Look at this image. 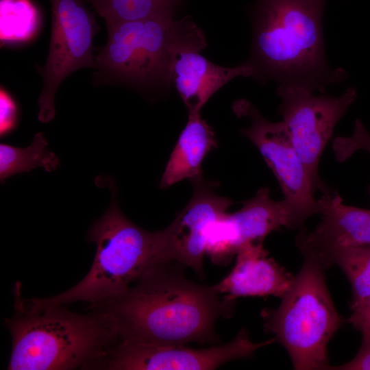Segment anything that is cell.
Returning <instances> with one entry per match:
<instances>
[{"label": "cell", "mask_w": 370, "mask_h": 370, "mask_svg": "<svg viewBox=\"0 0 370 370\" xmlns=\"http://www.w3.org/2000/svg\"><path fill=\"white\" fill-rule=\"evenodd\" d=\"M184 267L162 261L120 297L89 310L106 314L116 341L162 345L219 343L215 323L232 314L234 300L220 297L214 286L188 279Z\"/></svg>", "instance_id": "1"}, {"label": "cell", "mask_w": 370, "mask_h": 370, "mask_svg": "<svg viewBox=\"0 0 370 370\" xmlns=\"http://www.w3.org/2000/svg\"><path fill=\"white\" fill-rule=\"evenodd\" d=\"M326 0H257L251 58L254 78L278 87L323 93L346 79L325 56L323 16Z\"/></svg>", "instance_id": "2"}, {"label": "cell", "mask_w": 370, "mask_h": 370, "mask_svg": "<svg viewBox=\"0 0 370 370\" xmlns=\"http://www.w3.org/2000/svg\"><path fill=\"white\" fill-rule=\"evenodd\" d=\"M15 313L7 319L12 341L8 369H94L115 343L105 313L69 311L62 305L33 306L15 293Z\"/></svg>", "instance_id": "3"}, {"label": "cell", "mask_w": 370, "mask_h": 370, "mask_svg": "<svg viewBox=\"0 0 370 370\" xmlns=\"http://www.w3.org/2000/svg\"><path fill=\"white\" fill-rule=\"evenodd\" d=\"M108 183L112 199L106 212L95 221L87 238L97 245L86 275L71 288L48 298H26L33 306L64 305L83 301L88 309L110 302L123 295L149 269L166 261L162 257L160 231L145 230L128 219L116 201L114 180Z\"/></svg>", "instance_id": "4"}, {"label": "cell", "mask_w": 370, "mask_h": 370, "mask_svg": "<svg viewBox=\"0 0 370 370\" xmlns=\"http://www.w3.org/2000/svg\"><path fill=\"white\" fill-rule=\"evenodd\" d=\"M262 316L264 330L286 349L295 369H328V345L343 319L317 262L304 258L279 307L263 310Z\"/></svg>", "instance_id": "5"}, {"label": "cell", "mask_w": 370, "mask_h": 370, "mask_svg": "<svg viewBox=\"0 0 370 370\" xmlns=\"http://www.w3.org/2000/svg\"><path fill=\"white\" fill-rule=\"evenodd\" d=\"M107 42L95 69L107 78L138 86L170 85L172 51L197 25L173 14L107 25Z\"/></svg>", "instance_id": "6"}, {"label": "cell", "mask_w": 370, "mask_h": 370, "mask_svg": "<svg viewBox=\"0 0 370 370\" xmlns=\"http://www.w3.org/2000/svg\"><path fill=\"white\" fill-rule=\"evenodd\" d=\"M51 31L45 65L40 69L42 88L38 99V119L43 123L56 114L54 99L61 83L72 73L95 69L93 37L97 23L84 0H49Z\"/></svg>", "instance_id": "7"}, {"label": "cell", "mask_w": 370, "mask_h": 370, "mask_svg": "<svg viewBox=\"0 0 370 370\" xmlns=\"http://www.w3.org/2000/svg\"><path fill=\"white\" fill-rule=\"evenodd\" d=\"M234 113L251 119L248 127L241 130L259 150L275 176L291 213L290 229L301 228L310 216L320 213L314 197L312 181L282 121L266 119L249 101L240 99L233 106Z\"/></svg>", "instance_id": "8"}, {"label": "cell", "mask_w": 370, "mask_h": 370, "mask_svg": "<svg viewBox=\"0 0 370 370\" xmlns=\"http://www.w3.org/2000/svg\"><path fill=\"white\" fill-rule=\"evenodd\" d=\"M281 97L279 113L312 181L313 187L326 191L318 174L321 156L334 127L356 101L354 88L339 97L315 95L304 90L278 87Z\"/></svg>", "instance_id": "9"}, {"label": "cell", "mask_w": 370, "mask_h": 370, "mask_svg": "<svg viewBox=\"0 0 370 370\" xmlns=\"http://www.w3.org/2000/svg\"><path fill=\"white\" fill-rule=\"evenodd\" d=\"M275 341L254 343L245 329L221 345L194 349L184 345H162L116 341L95 369L111 370H208L233 360L249 358Z\"/></svg>", "instance_id": "10"}, {"label": "cell", "mask_w": 370, "mask_h": 370, "mask_svg": "<svg viewBox=\"0 0 370 370\" xmlns=\"http://www.w3.org/2000/svg\"><path fill=\"white\" fill-rule=\"evenodd\" d=\"M291 213L283 199L276 201L267 187L243 202L236 212H226L211 226L206 254L219 266L228 264L239 248L247 243H260L271 232L282 227H291Z\"/></svg>", "instance_id": "11"}, {"label": "cell", "mask_w": 370, "mask_h": 370, "mask_svg": "<svg viewBox=\"0 0 370 370\" xmlns=\"http://www.w3.org/2000/svg\"><path fill=\"white\" fill-rule=\"evenodd\" d=\"M193 194L186 206L166 228L160 230L162 256L203 275V260L210 228L233 204L217 195L214 184L202 176L191 180Z\"/></svg>", "instance_id": "12"}, {"label": "cell", "mask_w": 370, "mask_h": 370, "mask_svg": "<svg viewBox=\"0 0 370 370\" xmlns=\"http://www.w3.org/2000/svg\"><path fill=\"white\" fill-rule=\"evenodd\" d=\"M206 47L205 35L197 27L172 51L170 84L176 89L188 113H200L209 99L234 78L255 75V69L248 60L234 67L215 64L200 53Z\"/></svg>", "instance_id": "13"}, {"label": "cell", "mask_w": 370, "mask_h": 370, "mask_svg": "<svg viewBox=\"0 0 370 370\" xmlns=\"http://www.w3.org/2000/svg\"><path fill=\"white\" fill-rule=\"evenodd\" d=\"M318 202L321 221L310 231L301 227L296 238L304 258L312 259L325 269L336 251L370 245V210L344 204L337 192L326 190Z\"/></svg>", "instance_id": "14"}, {"label": "cell", "mask_w": 370, "mask_h": 370, "mask_svg": "<svg viewBox=\"0 0 370 370\" xmlns=\"http://www.w3.org/2000/svg\"><path fill=\"white\" fill-rule=\"evenodd\" d=\"M294 278L269 257L262 242L247 243L238 250L232 271L214 287L229 300L267 295L282 298L291 287Z\"/></svg>", "instance_id": "15"}, {"label": "cell", "mask_w": 370, "mask_h": 370, "mask_svg": "<svg viewBox=\"0 0 370 370\" xmlns=\"http://www.w3.org/2000/svg\"><path fill=\"white\" fill-rule=\"evenodd\" d=\"M217 147L213 128L200 113H188L162 174L160 186L167 188L182 180L202 176L201 164L206 155Z\"/></svg>", "instance_id": "16"}, {"label": "cell", "mask_w": 370, "mask_h": 370, "mask_svg": "<svg viewBox=\"0 0 370 370\" xmlns=\"http://www.w3.org/2000/svg\"><path fill=\"white\" fill-rule=\"evenodd\" d=\"M48 142L41 132L35 135L31 145L19 148L5 143L0 144V180L34 169L42 167L51 172L60 164L59 158L47 149Z\"/></svg>", "instance_id": "17"}, {"label": "cell", "mask_w": 370, "mask_h": 370, "mask_svg": "<svg viewBox=\"0 0 370 370\" xmlns=\"http://www.w3.org/2000/svg\"><path fill=\"white\" fill-rule=\"evenodd\" d=\"M338 265L347 276L352 291L351 310L370 297V245L346 247L334 252L326 268Z\"/></svg>", "instance_id": "18"}, {"label": "cell", "mask_w": 370, "mask_h": 370, "mask_svg": "<svg viewBox=\"0 0 370 370\" xmlns=\"http://www.w3.org/2000/svg\"><path fill=\"white\" fill-rule=\"evenodd\" d=\"M90 3L106 25L138 21L163 14H173L154 0H86Z\"/></svg>", "instance_id": "19"}, {"label": "cell", "mask_w": 370, "mask_h": 370, "mask_svg": "<svg viewBox=\"0 0 370 370\" xmlns=\"http://www.w3.org/2000/svg\"><path fill=\"white\" fill-rule=\"evenodd\" d=\"M360 149L370 153V132L356 119L353 134L350 136L336 137L332 143V150L336 160L342 162ZM367 189L370 194V185Z\"/></svg>", "instance_id": "20"}, {"label": "cell", "mask_w": 370, "mask_h": 370, "mask_svg": "<svg viewBox=\"0 0 370 370\" xmlns=\"http://www.w3.org/2000/svg\"><path fill=\"white\" fill-rule=\"evenodd\" d=\"M18 121V108L16 102L4 90L0 92V136L4 137L12 132Z\"/></svg>", "instance_id": "21"}, {"label": "cell", "mask_w": 370, "mask_h": 370, "mask_svg": "<svg viewBox=\"0 0 370 370\" xmlns=\"http://www.w3.org/2000/svg\"><path fill=\"white\" fill-rule=\"evenodd\" d=\"M362 343L356 356L349 362L328 369L370 370V336L362 335Z\"/></svg>", "instance_id": "22"}, {"label": "cell", "mask_w": 370, "mask_h": 370, "mask_svg": "<svg viewBox=\"0 0 370 370\" xmlns=\"http://www.w3.org/2000/svg\"><path fill=\"white\" fill-rule=\"evenodd\" d=\"M352 311L349 322L362 335L370 336V297Z\"/></svg>", "instance_id": "23"}, {"label": "cell", "mask_w": 370, "mask_h": 370, "mask_svg": "<svg viewBox=\"0 0 370 370\" xmlns=\"http://www.w3.org/2000/svg\"><path fill=\"white\" fill-rule=\"evenodd\" d=\"M156 3L162 9L173 12L178 5L180 0H154Z\"/></svg>", "instance_id": "24"}]
</instances>
